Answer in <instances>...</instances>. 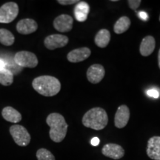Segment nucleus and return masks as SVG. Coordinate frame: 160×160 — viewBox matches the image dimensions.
I'll return each instance as SVG.
<instances>
[{"instance_id":"f257e3e1","label":"nucleus","mask_w":160,"mask_h":160,"mask_svg":"<svg viewBox=\"0 0 160 160\" xmlns=\"http://www.w3.org/2000/svg\"><path fill=\"white\" fill-rule=\"evenodd\" d=\"M32 86L39 94L44 97H53L59 93L61 90L59 80L48 75L40 76L33 80Z\"/></svg>"},{"instance_id":"f03ea898","label":"nucleus","mask_w":160,"mask_h":160,"mask_svg":"<svg viewBox=\"0 0 160 160\" xmlns=\"http://www.w3.org/2000/svg\"><path fill=\"white\" fill-rule=\"evenodd\" d=\"M46 122L51 128L49 135L52 141L57 143L62 142L67 134L68 128L63 116L58 113H52L48 116Z\"/></svg>"},{"instance_id":"7ed1b4c3","label":"nucleus","mask_w":160,"mask_h":160,"mask_svg":"<svg viewBox=\"0 0 160 160\" xmlns=\"http://www.w3.org/2000/svg\"><path fill=\"white\" fill-rule=\"evenodd\" d=\"M108 117L106 111L102 108H93L85 113L82 118V124L86 128L100 131L107 126Z\"/></svg>"},{"instance_id":"20e7f679","label":"nucleus","mask_w":160,"mask_h":160,"mask_svg":"<svg viewBox=\"0 0 160 160\" xmlns=\"http://www.w3.org/2000/svg\"><path fill=\"white\" fill-rule=\"evenodd\" d=\"M10 133L14 140L15 143L21 147L28 145L31 142V135L28 130L22 125H12L10 127Z\"/></svg>"},{"instance_id":"39448f33","label":"nucleus","mask_w":160,"mask_h":160,"mask_svg":"<svg viewBox=\"0 0 160 160\" xmlns=\"http://www.w3.org/2000/svg\"><path fill=\"white\" fill-rule=\"evenodd\" d=\"M13 59L16 64L21 68H33L37 67L39 63L37 56L34 53L26 51L17 52Z\"/></svg>"},{"instance_id":"423d86ee","label":"nucleus","mask_w":160,"mask_h":160,"mask_svg":"<svg viewBox=\"0 0 160 160\" xmlns=\"http://www.w3.org/2000/svg\"><path fill=\"white\" fill-rule=\"evenodd\" d=\"M19 6L16 2H10L0 7V23H10L17 17Z\"/></svg>"},{"instance_id":"0eeeda50","label":"nucleus","mask_w":160,"mask_h":160,"mask_svg":"<svg viewBox=\"0 0 160 160\" xmlns=\"http://www.w3.org/2000/svg\"><path fill=\"white\" fill-rule=\"evenodd\" d=\"M69 39L67 36L62 34H52L49 35L45 39L44 45L46 48L48 50H55L57 48H61L68 45Z\"/></svg>"},{"instance_id":"6e6552de","label":"nucleus","mask_w":160,"mask_h":160,"mask_svg":"<svg viewBox=\"0 0 160 160\" xmlns=\"http://www.w3.org/2000/svg\"><path fill=\"white\" fill-rule=\"evenodd\" d=\"M73 19L70 15L62 14L53 20V27L57 31L68 32L73 28Z\"/></svg>"},{"instance_id":"1a4fd4ad","label":"nucleus","mask_w":160,"mask_h":160,"mask_svg":"<svg viewBox=\"0 0 160 160\" xmlns=\"http://www.w3.org/2000/svg\"><path fill=\"white\" fill-rule=\"evenodd\" d=\"M105 74L104 67L100 64L92 65L87 71L88 80L91 83L97 84L103 79Z\"/></svg>"},{"instance_id":"9d476101","label":"nucleus","mask_w":160,"mask_h":160,"mask_svg":"<svg viewBox=\"0 0 160 160\" xmlns=\"http://www.w3.org/2000/svg\"><path fill=\"white\" fill-rule=\"evenodd\" d=\"M130 119V110L127 105H122L118 108L114 117V124L117 128H123Z\"/></svg>"},{"instance_id":"9b49d317","label":"nucleus","mask_w":160,"mask_h":160,"mask_svg":"<svg viewBox=\"0 0 160 160\" xmlns=\"http://www.w3.org/2000/svg\"><path fill=\"white\" fill-rule=\"evenodd\" d=\"M102 153L105 157L113 159H119L125 155V151L122 146L117 144H106L102 149Z\"/></svg>"},{"instance_id":"f8f14e48","label":"nucleus","mask_w":160,"mask_h":160,"mask_svg":"<svg viewBox=\"0 0 160 160\" xmlns=\"http://www.w3.org/2000/svg\"><path fill=\"white\" fill-rule=\"evenodd\" d=\"M91 51L88 48H79L70 51L67 55V59L70 62L77 63L87 59L91 56Z\"/></svg>"},{"instance_id":"ddd939ff","label":"nucleus","mask_w":160,"mask_h":160,"mask_svg":"<svg viewBox=\"0 0 160 160\" xmlns=\"http://www.w3.org/2000/svg\"><path fill=\"white\" fill-rule=\"evenodd\" d=\"M38 29V24L32 19H24L20 20L17 25V31L20 34L28 35L34 33Z\"/></svg>"},{"instance_id":"4468645a","label":"nucleus","mask_w":160,"mask_h":160,"mask_svg":"<svg viewBox=\"0 0 160 160\" xmlns=\"http://www.w3.org/2000/svg\"><path fill=\"white\" fill-rule=\"evenodd\" d=\"M147 155L151 159L160 160V137H153L148 140Z\"/></svg>"},{"instance_id":"2eb2a0df","label":"nucleus","mask_w":160,"mask_h":160,"mask_svg":"<svg viewBox=\"0 0 160 160\" xmlns=\"http://www.w3.org/2000/svg\"><path fill=\"white\" fill-rule=\"evenodd\" d=\"M155 39L152 36H147L142 41L140 45L139 51L143 57H148L153 53L155 49Z\"/></svg>"},{"instance_id":"dca6fc26","label":"nucleus","mask_w":160,"mask_h":160,"mask_svg":"<svg viewBox=\"0 0 160 160\" xmlns=\"http://www.w3.org/2000/svg\"><path fill=\"white\" fill-rule=\"evenodd\" d=\"M90 12V6L85 2H79L74 8V16L78 22H82L88 19Z\"/></svg>"},{"instance_id":"f3484780","label":"nucleus","mask_w":160,"mask_h":160,"mask_svg":"<svg viewBox=\"0 0 160 160\" xmlns=\"http://www.w3.org/2000/svg\"><path fill=\"white\" fill-rule=\"evenodd\" d=\"M2 116L6 121L12 123H18L22 120L21 113L11 106L4 108L2 111Z\"/></svg>"},{"instance_id":"a211bd4d","label":"nucleus","mask_w":160,"mask_h":160,"mask_svg":"<svg viewBox=\"0 0 160 160\" xmlns=\"http://www.w3.org/2000/svg\"><path fill=\"white\" fill-rule=\"evenodd\" d=\"M111 40V33L107 29H101L96 35L94 42L99 48H106Z\"/></svg>"},{"instance_id":"6ab92c4d","label":"nucleus","mask_w":160,"mask_h":160,"mask_svg":"<svg viewBox=\"0 0 160 160\" xmlns=\"http://www.w3.org/2000/svg\"><path fill=\"white\" fill-rule=\"evenodd\" d=\"M131 26V20L128 17H122L116 22L113 31L117 34H122L129 29Z\"/></svg>"},{"instance_id":"aec40b11","label":"nucleus","mask_w":160,"mask_h":160,"mask_svg":"<svg viewBox=\"0 0 160 160\" xmlns=\"http://www.w3.org/2000/svg\"><path fill=\"white\" fill-rule=\"evenodd\" d=\"M15 37L8 30L0 29V43L5 46H11L14 43Z\"/></svg>"},{"instance_id":"412c9836","label":"nucleus","mask_w":160,"mask_h":160,"mask_svg":"<svg viewBox=\"0 0 160 160\" xmlns=\"http://www.w3.org/2000/svg\"><path fill=\"white\" fill-rule=\"evenodd\" d=\"M13 82V74L9 70L0 71V84L4 86H9Z\"/></svg>"},{"instance_id":"4be33fe9","label":"nucleus","mask_w":160,"mask_h":160,"mask_svg":"<svg viewBox=\"0 0 160 160\" xmlns=\"http://www.w3.org/2000/svg\"><path fill=\"white\" fill-rule=\"evenodd\" d=\"M37 158L38 160H56L53 153L45 148L38 150L37 152Z\"/></svg>"},{"instance_id":"5701e85b","label":"nucleus","mask_w":160,"mask_h":160,"mask_svg":"<svg viewBox=\"0 0 160 160\" xmlns=\"http://www.w3.org/2000/svg\"><path fill=\"white\" fill-rule=\"evenodd\" d=\"M141 2V0H128V1L129 7L133 10L137 9L140 6Z\"/></svg>"},{"instance_id":"b1692460","label":"nucleus","mask_w":160,"mask_h":160,"mask_svg":"<svg viewBox=\"0 0 160 160\" xmlns=\"http://www.w3.org/2000/svg\"><path fill=\"white\" fill-rule=\"evenodd\" d=\"M147 94L148 95L149 97H151L152 98H154V99H157V98H159L160 96L159 92L155 88H152V89L148 90V91H147Z\"/></svg>"},{"instance_id":"393cba45","label":"nucleus","mask_w":160,"mask_h":160,"mask_svg":"<svg viewBox=\"0 0 160 160\" xmlns=\"http://www.w3.org/2000/svg\"><path fill=\"white\" fill-rule=\"evenodd\" d=\"M80 1L78 0H58L57 2L62 5H69L75 3H79Z\"/></svg>"},{"instance_id":"a878e982","label":"nucleus","mask_w":160,"mask_h":160,"mask_svg":"<svg viewBox=\"0 0 160 160\" xmlns=\"http://www.w3.org/2000/svg\"><path fill=\"white\" fill-rule=\"evenodd\" d=\"M138 16H139L140 19L144 20V21H147V20L149 19L148 15V13L145 11H139V13H138Z\"/></svg>"},{"instance_id":"bb28decb","label":"nucleus","mask_w":160,"mask_h":160,"mask_svg":"<svg viewBox=\"0 0 160 160\" xmlns=\"http://www.w3.org/2000/svg\"><path fill=\"white\" fill-rule=\"evenodd\" d=\"M99 142L100 140L98 137H93L91 141V144L93 146H97L99 144Z\"/></svg>"},{"instance_id":"cd10ccee","label":"nucleus","mask_w":160,"mask_h":160,"mask_svg":"<svg viewBox=\"0 0 160 160\" xmlns=\"http://www.w3.org/2000/svg\"><path fill=\"white\" fill-rule=\"evenodd\" d=\"M6 68V62L3 59H0V71Z\"/></svg>"},{"instance_id":"c85d7f7f","label":"nucleus","mask_w":160,"mask_h":160,"mask_svg":"<svg viewBox=\"0 0 160 160\" xmlns=\"http://www.w3.org/2000/svg\"><path fill=\"white\" fill-rule=\"evenodd\" d=\"M158 64H159V68H160V49L158 53Z\"/></svg>"},{"instance_id":"c756f323","label":"nucleus","mask_w":160,"mask_h":160,"mask_svg":"<svg viewBox=\"0 0 160 160\" xmlns=\"http://www.w3.org/2000/svg\"><path fill=\"white\" fill-rule=\"evenodd\" d=\"M159 21H160V16H159Z\"/></svg>"}]
</instances>
